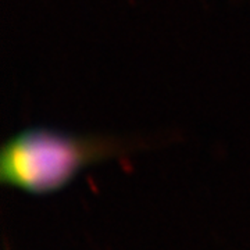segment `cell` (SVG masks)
I'll list each match as a JSON object with an SVG mask.
<instances>
[{
    "mask_svg": "<svg viewBox=\"0 0 250 250\" xmlns=\"http://www.w3.org/2000/svg\"><path fill=\"white\" fill-rule=\"evenodd\" d=\"M145 146V139L131 136L28 128L3 143L0 181L32 195H49L67 187L90 166L125 157Z\"/></svg>",
    "mask_w": 250,
    "mask_h": 250,
    "instance_id": "6da1fadb",
    "label": "cell"
}]
</instances>
